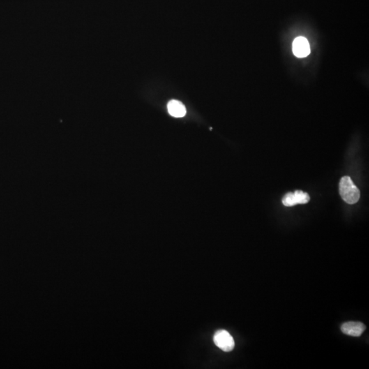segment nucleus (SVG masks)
<instances>
[{
	"label": "nucleus",
	"instance_id": "obj_1",
	"mask_svg": "<svg viewBox=\"0 0 369 369\" xmlns=\"http://www.w3.org/2000/svg\"><path fill=\"white\" fill-rule=\"evenodd\" d=\"M339 192L342 200L348 204L358 202L360 197V190L349 176H344L339 183Z\"/></svg>",
	"mask_w": 369,
	"mask_h": 369
},
{
	"label": "nucleus",
	"instance_id": "obj_2",
	"mask_svg": "<svg viewBox=\"0 0 369 369\" xmlns=\"http://www.w3.org/2000/svg\"><path fill=\"white\" fill-rule=\"evenodd\" d=\"M213 341L217 347L226 352L232 351L235 347L234 339L230 334L224 330H218L215 333Z\"/></svg>",
	"mask_w": 369,
	"mask_h": 369
},
{
	"label": "nucleus",
	"instance_id": "obj_3",
	"mask_svg": "<svg viewBox=\"0 0 369 369\" xmlns=\"http://www.w3.org/2000/svg\"><path fill=\"white\" fill-rule=\"evenodd\" d=\"M310 201L308 194L301 190H297L294 193L289 192L282 198V204L286 206H293L298 204H306Z\"/></svg>",
	"mask_w": 369,
	"mask_h": 369
},
{
	"label": "nucleus",
	"instance_id": "obj_4",
	"mask_svg": "<svg viewBox=\"0 0 369 369\" xmlns=\"http://www.w3.org/2000/svg\"><path fill=\"white\" fill-rule=\"evenodd\" d=\"M293 52L298 58H305L308 56L310 52V45L306 38L303 37H298L295 39L293 43Z\"/></svg>",
	"mask_w": 369,
	"mask_h": 369
},
{
	"label": "nucleus",
	"instance_id": "obj_5",
	"mask_svg": "<svg viewBox=\"0 0 369 369\" xmlns=\"http://www.w3.org/2000/svg\"><path fill=\"white\" fill-rule=\"evenodd\" d=\"M365 329H366V326L363 323L354 322V321L345 323L341 326L342 333L355 337L361 336Z\"/></svg>",
	"mask_w": 369,
	"mask_h": 369
},
{
	"label": "nucleus",
	"instance_id": "obj_6",
	"mask_svg": "<svg viewBox=\"0 0 369 369\" xmlns=\"http://www.w3.org/2000/svg\"><path fill=\"white\" fill-rule=\"evenodd\" d=\"M168 110L171 116L175 118H181L186 114V108L181 101L176 100H171L168 103Z\"/></svg>",
	"mask_w": 369,
	"mask_h": 369
}]
</instances>
